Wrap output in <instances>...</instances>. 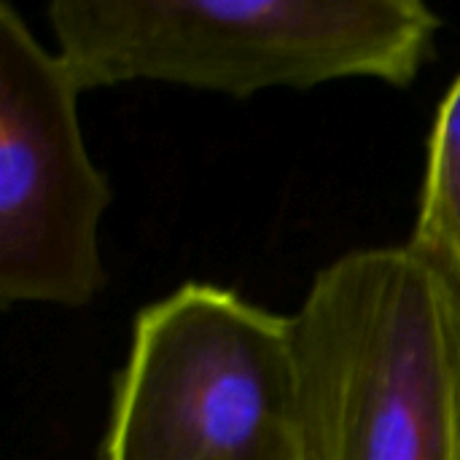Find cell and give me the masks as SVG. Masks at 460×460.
Masks as SVG:
<instances>
[{
  "label": "cell",
  "mask_w": 460,
  "mask_h": 460,
  "mask_svg": "<svg viewBox=\"0 0 460 460\" xmlns=\"http://www.w3.org/2000/svg\"><path fill=\"white\" fill-rule=\"evenodd\" d=\"M294 318L299 460H460V283L410 243L326 264Z\"/></svg>",
  "instance_id": "cell-1"
},
{
  "label": "cell",
  "mask_w": 460,
  "mask_h": 460,
  "mask_svg": "<svg viewBox=\"0 0 460 460\" xmlns=\"http://www.w3.org/2000/svg\"><path fill=\"white\" fill-rule=\"evenodd\" d=\"M46 19L84 92L154 81L234 100L345 78L407 89L442 27L420 0H54Z\"/></svg>",
  "instance_id": "cell-2"
},
{
  "label": "cell",
  "mask_w": 460,
  "mask_h": 460,
  "mask_svg": "<svg viewBox=\"0 0 460 460\" xmlns=\"http://www.w3.org/2000/svg\"><path fill=\"white\" fill-rule=\"evenodd\" d=\"M97 460H299L294 318L199 280L146 305Z\"/></svg>",
  "instance_id": "cell-3"
},
{
  "label": "cell",
  "mask_w": 460,
  "mask_h": 460,
  "mask_svg": "<svg viewBox=\"0 0 460 460\" xmlns=\"http://www.w3.org/2000/svg\"><path fill=\"white\" fill-rule=\"evenodd\" d=\"M84 86L0 0V302L86 307L108 286L100 224L113 191L78 119Z\"/></svg>",
  "instance_id": "cell-4"
},
{
  "label": "cell",
  "mask_w": 460,
  "mask_h": 460,
  "mask_svg": "<svg viewBox=\"0 0 460 460\" xmlns=\"http://www.w3.org/2000/svg\"><path fill=\"white\" fill-rule=\"evenodd\" d=\"M460 283V75L439 102L418 197V216L407 240Z\"/></svg>",
  "instance_id": "cell-5"
}]
</instances>
